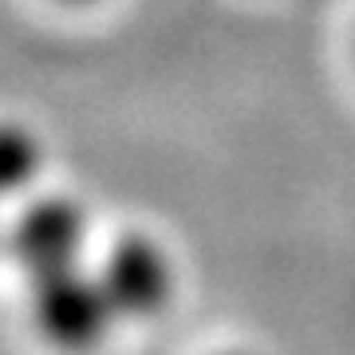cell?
<instances>
[{
    "label": "cell",
    "instance_id": "cell-1",
    "mask_svg": "<svg viewBox=\"0 0 355 355\" xmlns=\"http://www.w3.org/2000/svg\"><path fill=\"white\" fill-rule=\"evenodd\" d=\"M32 320L51 347L67 355L95 352L119 320L107 288L83 265L32 280Z\"/></svg>",
    "mask_w": 355,
    "mask_h": 355
},
{
    "label": "cell",
    "instance_id": "cell-2",
    "mask_svg": "<svg viewBox=\"0 0 355 355\" xmlns=\"http://www.w3.org/2000/svg\"><path fill=\"white\" fill-rule=\"evenodd\" d=\"M87 237V209L64 193H48V198L28 202L16 214L12 229H8V249H12L16 265L24 268V277L36 280L83 265Z\"/></svg>",
    "mask_w": 355,
    "mask_h": 355
},
{
    "label": "cell",
    "instance_id": "cell-3",
    "mask_svg": "<svg viewBox=\"0 0 355 355\" xmlns=\"http://www.w3.org/2000/svg\"><path fill=\"white\" fill-rule=\"evenodd\" d=\"M119 320L158 316L174 296V261L146 233H123L95 268Z\"/></svg>",
    "mask_w": 355,
    "mask_h": 355
},
{
    "label": "cell",
    "instance_id": "cell-4",
    "mask_svg": "<svg viewBox=\"0 0 355 355\" xmlns=\"http://www.w3.org/2000/svg\"><path fill=\"white\" fill-rule=\"evenodd\" d=\"M44 170V146L20 123H0V202L20 198Z\"/></svg>",
    "mask_w": 355,
    "mask_h": 355
},
{
    "label": "cell",
    "instance_id": "cell-5",
    "mask_svg": "<svg viewBox=\"0 0 355 355\" xmlns=\"http://www.w3.org/2000/svg\"><path fill=\"white\" fill-rule=\"evenodd\" d=\"M64 4H95V0H64Z\"/></svg>",
    "mask_w": 355,
    "mask_h": 355
},
{
    "label": "cell",
    "instance_id": "cell-6",
    "mask_svg": "<svg viewBox=\"0 0 355 355\" xmlns=\"http://www.w3.org/2000/svg\"><path fill=\"white\" fill-rule=\"evenodd\" d=\"M225 355H249V352H225Z\"/></svg>",
    "mask_w": 355,
    "mask_h": 355
}]
</instances>
